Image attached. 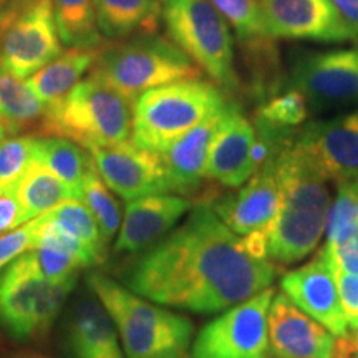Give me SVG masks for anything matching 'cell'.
I'll use <instances>...</instances> for the list:
<instances>
[{"label": "cell", "mask_w": 358, "mask_h": 358, "mask_svg": "<svg viewBox=\"0 0 358 358\" xmlns=\"http://www.w3.org/2000/svg\"><path fill=\"white\" fill-rule=\"evenodd\" d=\"M277 274L201 203L182 226L145 249L123 271V285L148 301L194 313H217L271 287Z\"/></svg>", "instance_id": "obj_1"}, {"label": "cell", "mask_w": 358, "mask_h": 358, "mask_svg": "<svg viewBox=\"0 0 358 358\" xmlns=\"http://www.w3.org/2000/svg\"><path fill=\"white\" fill-rule=\"evenodd\" d=\"M295 140V138H294ZM282 204L267 236V256L279 266L301 262L315 250L327 229L330 196L327 179L295 141L275 159Z\"/></svg>", "instance_id": "obj_2"}, {"label": "cell", "mask_w": 358, "mask_h": 358, "mask_svg": "<svg viewBox=\"0 0 358 358\" xmlns=\"http://www.w3.org/2000/svg\"><path fill=\"white\" fill-rule=\"evenodd\" d=\"M87 287L108 310L127 358H186L194 325L185 315L155 306L101 272H90Z\"/></svg>", "instance_id": "obj_3"}, {"label": "cell", "mask_w": 358, "mask_h": 358, "mask_svg": "<svg viewBox=\"0 0 358 358\" xmlns=\"http://www.w3.org/2000/svg\"><path fill=\"white\" fill-rule=\"evenodd\" d=\"M92 75L136 101L148 90L201 80L203 73L171 40L141 35L123 42L103 43Z\"/></svg>", "instance_id": "obj_4"}, {"label": "cell", "mask_w": 358, "mask_h": 358, "mask_svg": "<svg viewBox=\"0 0 358 358\" xmlns=\"http://www.w3.org/2000/svg\"><path fill=\"white\" fill-rule=\"evenodd\" d=\"M227 103L216 83L186 80L148 90L134 101L131 141L138 148L163 153L179 136Z\"/></svg>", "instance_id": "obj_5"}, {"label": "cell", "mask_w": 358, "mask_h": 358, "mask_svg": "<svg viewBox=\"0 0 358 358\" xmlns=\"http://www.w3.org/2000/svg\"><path fill=\"white\" fill-rule=\"evenodd\" d=\"M134 101L90 73L55 115L45 118L40 136H62L85 150L131 140Z\"/></svg>", "instance_id": "obj_6"}, {"label": "cell", "mask_w": 358, "mask_h": 358, "mask_svg": "<svg viewBox=\"0 0 358 358\" xmlns=\"http://www.w3.org/2000/svg\"><path fill=\"white\" fill-rule=\"evenodd\" d=\"M168 37L222 92L239 87L231 27L209 0H163Z\"/></svg>", "instance_id": "obj_7"}, {"label": "cell", "mask_w": 358, "mask_h": 358, "mask_svg": "<svg viewBox=\"0 0 358 358\" xmlns=\"http://www.w3.org/2000/svg\"><path fill=\"white\" fill-rule=\"evenodd\" d=\"M77 282L53 284L40 271L34 250L0 272V327L13 340L29 342L48 334Z\"/></svg>", "instance_id": "obj_8"}, {"label": "cell", "mask_w": 358, "mask_h": 358, "mask_svg": "<svg viewBox=\"0 0 358 358\" xmlns=\"http://www.w3.org/2000/svg\"><path fill=\"white\" fill-rule=\"evenodd\" d=\"M274 292L272 287L262 290L204 325L189 358H272L267 313Z\"/></svg>", "instance_id": "obj_9"}, {"label": "cell", "mask_w": 358, "mask_h": 358, "mask_svg": "<svg viewBox=\"0 0 358 358\" xmlns=\"http://www.w3.org/2000/svg\"><path fill=\"white\" fill-rule=\"evenodd\" d=\"M62 50L52 0H25L0 19V66L32 77Z\"/></svg>", "instance_id": "obj_10"}, {"label": "cell", "mask_w": 358, "mask_h": 358, "mask_svg": "<svg viewBox=\"0 0 358 358\" xmlns=\"http://www.w3.org/2000/svg\"><path fill=\"white\" fill-rule=\"evenodd\" d=\"M313 111H330L358 101V47L307 52L295 58L287 78Z\"/></svg>", "instance_id": "obj_11"}, {"label": "cell", "mask_w": 358, "mask_h": 358, "mask_svg": "<svg viewBox=\"0 0 358 358\" xmlns=\"http://www.w3.org/2000/svg\"><path fill=\"white\" fill-rule=\"evenodd\" d=\"M98 174L111 191L124 201L171 191L161 156L138 148L133 141L90 148Z\"/></svg>", "instance_id": "obj_12"}, {"label": "cell", "mask_w": 358, "mask_h": 358, "mask_svg": "<svg viewBox=\"0 0 358 358\" xmlns=\"http://www.w3.org/2000/svg\"><path fill=\"white\" fill-rule=\"evenodd\" d=\"M294 141L327 181L358 178V111L303 124Z\"/></svg>", "instance_id": "obj_13"}, {"label": "cell", "mask_w": 358, "mask_h": 358, "mask_svg": "<svg viewBox=\"0 0 358 358\" xmlns=\"http://www.w3.org/2000/svg\"><path fill=\"white\" fill-rule=\"evenodd\" d=\"M280 287L295 306L324 325L334 337L340 338L348 334L335 268L324 248L306 266L282 277Z\"/></svg>", "instance_id": "obj_14"}, {"label": "cell", "mask_w": 358, "mask_h": 358, "mask_svg": "<svg viewBox=\"0 0 358 358\" xmlns=\"http://www.w3.org/2000/svg\"><path fill=\"white\" fill-rule=\"evenodd\" d=\"M272 38L350 42L352 35L329 0H259Z\"/></svg>", "instance_id": "obj_15"}, {"label": "cell", "mask_w": 358, "mask_h": 358, "mask_svg": "<svg viewBox=\"0 0 358 358\" xmlns=\"http://www.w3.org/2000/svg\"><path fill=\"white\" fill-rule=\"evenodd\" d=\"M209 204L221 221L239 237L254 232H266L268 236L282 204L275 161L257 169L239 191L221 196Z\"/></svg>", "instance_id": "obj_16"}, {"label": "cell", "mask_w": 358, "mask_h": 358, "mask_svg": "<svg viewBox=\"0 0 358 358\" xmlns=\"http://www.w3.org/2000/svg\"><path fill=\"white\" fill-rule=\"evenodd\" d=\"M60 345L69 358H124L108 310L88 287L66 307Z\"/></svg>", "instance_id": "obj_17"}, {"label": "cell", "mask_w": 358, "mask_h": 358, "mask_svg": "<svg viewBox=\"0 0 358 358\" xmlns=\"http://www.w3.org/2000/svg\"><path fill=\"white\" fill-rule=\"evenodd\" d=\"M272 358H330L337 340L302 312L284 292L274 295L267 313Z\"/></svg>", "instance_id": "obj_18"}, {"label": "cell", "mask_w": 358, "mask_h": 358, "mask_svg": "<svg viewBox=\"0 0 358 358\" xmlns=\"http://www.w3.org/2000/svg\"><path fill=\"white\" fill-rule=\"evenodd\" d=\"M256 129L237 103L227 101L209 150L206 179L226 187H241L256 173L252 146Z\"/></svg>", "instance_id": "obj_19"}, {"label": "cell", "mask_w": 358, "mask_h": 358, "mask_svg": "<svg viewBox=\"0 0 358 358\" xmlns=\"http://www.w3.org/2000/svg\"><path fill=\"white\" fill-rule=\"evenodd\" d=\"M191 208L192 203L185 196L169 192L128 201L115 252L136 254L158 243Z\"/></svg>", "instance_id": "obj_20"}, {"label": "cell", "mask_w": 358, "mask_h": 358, "mask_svg": "<svg viewBox=\"0 0 358 358\" xmlns=\"http://www.w3.org/2000/svg\"><path fill=\"white\" fill-rule=\"evenodd\" d=\"M226 105L179 136L163 153H159L171 182V191L176 194H192L198 192L203 185L209 150L221 124Z\"/></svg>", "instance_id": "obj_21"}, {"label": "cell", "mask_w": 358, "mask_h": 358, "mask_svg": "<svg viewBox=\"0 0 358 358\" xmlns=\"http://www.w3.org/2000/svg\"><path fill=\"white\" fill-rule=\"evenodd\" d=\"M98 52L100 47H70L30 77L29 85L34 95L47 110L45 118L55 115L64 106L65 100L80 83L83 75L95 66Z\"/></svg>", "instance_id": "obj_22"}, {"label": "cell", "mask_w": 358, "mask_h": 358, "mask_svg": "<svg viewBox=\"0 0 358 358\" xmlns=\"http://www.w3.org/2000/svg\"><path fill=\"white\" fill-rule=\"evenodd\" d=\"M32 250L43 277L53 284L77 282L78 272L93 266L87 249L45 216H40V229Z\"/></svg>", "instance_id": "obj_23"}, {"label": "cell", "mask_w": 358, "mask_h": 358, "mask_svg": "<svg viewBox=\"0 0 358 358\" xmlns=\"http://www.w3.org/2000/svg\"><path fill=\"white\" fill-rule=\"evenodd\" d=\"M96 25L110 42L156 35L163 15L161 0H95Z\"/></svg>", "instance_id": "obj_24"}, {"label": "cell", "mask_w": 358, "mask_h": 358, "mask_svg": "<svg viewBox=\"0 0 358 358\" xmlns=\"http://www.w3.org/2000/svg\"><path fill=\"white\" fill-rule=\"evenodd\" d=\"M47 110L34 95L29 82L0 66V127L6 134L37 133Z\"/></svg>", "instance_id": "obj_25"}, {"label": "cell", "mask_w": 358, "mask_h": 358, "mask_svg": "<svg viewBox=\"0 0 358 358\" xmlns=\"http://www.w3.org/2000/svg\"><path fill=\"white\" fill-rule=\"evenodd\" d=\"M34 158L65 182L73 199H82L87 174L92 171V155L78 143L62 136H38L34 141Z\"/></svg>", "instance_id": "obj_26"}, {"label": "cell", "mask_w": 358, "mask_h": 358, "mask_svg": "<svg viewBox=\"0 0 358 358\" xmlns=\"http://www.w3.org/2000/svg\"><path fill=\"white\" fill-rule=\"evenodd\" d=\"M17 198L22 211V224L43 216L66 199H73L65 182L42 161L34 158V155L17 185Z\"/></svg>", "instance_id": "obj_27"}, {"label": "cell", "mask_w": 358, "mask_h": 358, "mask_svg": "<svg viewBox=\"0 0 358 358\" xmlns=\"http://www.w3.org/2000/svg\"><path fill=\"white\" fill-rule=\"evenodd\" d=\"M52 3L62 43L82 48L101 47L95 0H52Z\"/></svg>", "instance_id": "obj_28"}, {"label": "cell", "mask_w": 358, "mask_h": 358, "mask_svg": "<svg viewBox=\"0 0 358 358\" xmlns=\"http://www.w3.org/2000/svg\"><path fill=\"white\" fill-rule=\"evenodd\" d=\"M43 216L73 236L87 249L93 266L105 261L106 243L95 217L92 216L82 199H66Z\"/></svg>", "instance_id": "obj_29"}, {"label": "cell", "mask_w": 358, "mask_h": 358, "mask_svg": "<svg viewBox=\"0 0 358 358\" xmlns=\"http://www.w3.org/2000/svg\"><path fill=\"white\" fill-rule=\"evenodd\" d=\"M82 201L92 213V216L95 217L103 239L108 244L122 226V208L115 196L111 194L110 187L100 178L95 166L85 179Z\"/></svg>", "instance_id": "obj_30"}, {"label": "cell", "mask_w": 358, "mask_h": 358, "mask_svg": "<svg viewBox=\"0 0 358 358\" xmlns=\"http://www.w3.org/2000/svg\"><path fill=\"white\" fill-rule=\"evenodd\" d=\"M308 110L310 108L306 96L299 90L289 88L261 103L256 110L254 122L280 129H297L306 123Z\"/></svg>", "instance_id": "obj_31"}, {"label": "cell", "mask_w": 358, "mask_h": 358, "mask_svg": "<svg viewBox=\"0 0 358 358\" xmlns=\"http://www.w3.org/2000/svg\"><path fill=\"white\" fill-rule=\"evenodd\" d=\"M224 17L227 25L234 30L241 43L271 37L264 24L262 8L259 0H209Z\"/></svg>", "instance_id": "obj_32"}, {"label": "cell", "mask_w": 358, "mask_h": 358, "mask_svg": "<svg viewBox=\"0 0 358 358\" xmlns=\"http://www.w3.org/2000/svg\"><path fill=\"white\" fill-rule=\"evenodd\" d=\"M35 136L15 134L0 141V191L19 185L27 166L32 161Z\"/></svg>", "instance_id": "obj_33"}, {"label": "cell", "mask_w": 358, "mask_h": 358, "mask_svg": "<svg viewBox=\"0 0 358 358\" xmlns=\"http://www.w3.org/2000/svg\"><path fill=\"white\" fill-rule=\"evenodd\" d=\"M334 268L358 275V222L348 224L335 234L327 237L324 245Z\"/></svg>", "instance_id": "obj_34"}, {"label": "cell", "mask_w": 358, "mask_h": 358, "mask_svg": "<svg viewBox=\"0 0 358 358\" xmlns=\"http://www.w3.org/2000/svg\"><path fill=\"white\" fill-rule=\"evenodd\" d=\"M353 222H358V178L338 185L337 196L330 206L327 219L325 236H332Z\"/></svg>", "instance_id": "obj_35"}, {"label": "cell", "mask_w": 358, "mask_h": 358, "mask_svg": "<svg viewBox=\"0 0 358 358\" xmlns=\"http://www.w3.org/2000/svg\"><path fill=\"white\" fill-rule=\"evenodd\" d=\"M40 229V217L22 224L7 234L0 236V272L19 259L22 254L34 249Z\"/></svg>", "instance_id": "obj_36"}, {"label": "cell", "mask_w": 358, "mask_h": 358, "mask_svg": "<svg viewBox=\"0 0 358 358\" xmlns=\"http://www.w3.org/2000/svg\"><path fill=\"white\" fill-rule=\"evenodd\" d=\"M335 277H337V285L340 299H342L343 313L347 317V324L350 329L358 327V275L347 274V272L337 271L335 268Z\"/></svg>", "instance_id": "obj_37"}, {"label": "cell", "mask_w": 358, "mask_h": 358, "mask_svg": "<svg viewBox=\"0 0 358 358\" xmlns=\"http://www.w3.org/2000/svg\"><path fill=\"white\" fill-rule=\"evenodd\" d=\"M20 216L22 211L19 198H17V187L0 191V236L22 226Z\"/></svg>", "instance_id": "obj_38"}, {"label": "cell", "mask_w": 358, "mask_h": 358, "mask_svg": "<svg viewBox=\"0 0 358 358\" xmlns=\"http://www.w3.org/2000/svg\"><path fill=\"white\" fill-rule=\"evenodd\" d=\"M329 2L337 10L352 38L358 42V0H329Z\"/></svg>", "instance_id": "obj_39"}, {"label": "cell", "mask_w": 358, "mask_h": 358, "mask_svg": "<svg viewBox=\"0 0 358 358\" xmlns=\"http://www.w3.org/2000/svg\"><path fill=\"white\" fill-rule=\"evenodd\" d=\"M25 0H0V19L10 13L13 8L19 7L20 3H24Z\"/></svg>", "instance_id": "obj_40"}, {"label": "cell", "mask_w": 358, "mask_h": 358, "mask_svg": "<svg viewBox=\"0 0 358 358\" xmlns=\"http://www.w3.org/2000/svg\"><path fill=\"white\" fill-rule=\"evenodd\" d=\"M352 340V345H353V355L355 358H358V327L357 329H352V335H348Z\"/></svg>", "instance_id": "obj_41"}, {"label": "cell", "mask_w": 358, "mask_h": 358, "mask_svg": "<svg viewBox=\"0 0 358 358\" xmlns=\"http://www.w3.org/2000/svg\"><path fill=\"white\" fill-rule=\"evenodd\" d=\"M10 358H38L37 353H30V352H19L13 353Z\"/></svg>", "instance_id": "obj_42"}, {"label": "cell", "mask_w": 358, "mask_h": 358, "mask_svg": "<svg viewBox=\"0 0 358 358\" xmlns=\"http://www.w3.org/2000/svg\"><path fill=\"white\" fill-rule=\"evenodd\" d=\"M3 136H6V131H3V129H2V127H0V141H2V140H3Z\"/></svg>", "instance_id": "obj_43"}, {"label": "cell", "mask_w": 358, "mask_h": 358, "mask_svg": "<svg viewBox=\"0 0 358 358\" xmlns=\"http://www.w3.org/2000/svg\"><path fill=\"white\" fill-rule=\"evenodd\" d=\"M37 355H38V353H37ZM38 358H50V357H45V355H38Z\"/></svg>", "instance_id": "obj_44"}, {"label": "cell", "mask_w": 358, "mask_h": 358, "mask_svg": "<svg viewBox=\"0 0 358 358\" xmlns=\"http://www.w3.org/2000/svg\"><path fill=\"white\" fill-rule=\"evenodd\" d=\"M161 2H163V0H161Z\"/></svg>", "instance_id": "obj_45"}]
</instances>
